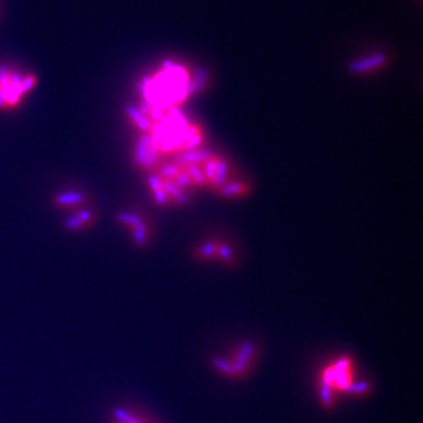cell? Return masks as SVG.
<instances>
[{"mask_svg": "<svg viewBox=\"0 0 423 423\" xmlns=\"http://www.w3.org/2000/svg\"><path fill=\"white\" fill-rule=\"evenodd\" d=\"M225 174L226 165L220 159L194 150L157 168L150 178V190L159 203H177L186 190L219 185Z\"/></svg>", "mask_w": 423, "mask_h": 423, "instance_id": "cell-2", "label": "cell"}, {"mask_svg": "<svg viewBox=\"0 0 423 423\" xmlns=\"http://www.w3.org/2000/svg\"><path fill=\"white\" fill-rule=\"evenodd\" d=\"M92 220H93V215L91 214V213L88 212H82L79 213L77 217H74L71 219V220L67 221V227L72 228V230H78V228L88 226V225L92 224Z\"/></svg>", "mask_w": 423, "mask_h": 423, "instance_id": "cell-7", "label": "cell"}, {"mask_svg": "<svg viewBox=\"0 0 423 423\" xmlns=\"http://www.w3.org/2000/svg\"><path fill=\"white\" fill-rule=\"evenodd\" d=\"M193 81L190 71L180 64L166 61L147 74L139 85L143 105L148 109L178 110L191 94Z\"/></svg>", "mask_w": 423, "mask_h": 423, "instance_id": "cell-3", "label": "cell"}, {"mask_svg": "<svg viewBox=\"0 0 423 423\" xmlns=\"http://www.w3.org/2000/svg\"><path fill=\"white\" fill-rule=\"evenodd\" d=\"M119 220L121 222V225L131 230L134 241L137 242L138 245L143 246L144 243L147 241L148 236L150 235H148L147 228L145 226L144 221L141 220L140 218L133 214H126V213H122V214L119 215Z\"/></svg>", "mask_w": 423, "mask_h": 423, "instance_id": "cell-6", "label": "cell"}, {"mask_svg": "<svg viewBox=\"0 0 423 423\" xmlns=\"http://www.w3.org/2000/svg\"><path fill=\"white\" fill-rule=\"evenodd\" d=\"M107 423H157L150 414L132 404L115 406L110 410Z\"/></svg>", "mask_w": 423, "mask_h": 423, "instance_id": "cell-5", "label": "cell"}, {"mask_svg": "<svg viewBox=\"0 0 423 423\" xmlns=\"http://www.w3.org/2000/svg\"><path fill=\"white\" fill-rule=\"evenodd\" d=\"M129 119L141 133L135 148V161L153 168L160 160L196 150L201 133L195 123L185 119L178 110L157 111L140 106L131 109Z\"/></svg>", "mask_w": 423, "mask_h": 423, "instance_id": "cell-1", "label": "cell"}, {"mask_svg": "<svg viewBox=\"0 0 423 423\" xmlns=\"http://www.w3.org/2000/svg\"><path fill=\"white\" fill-rule=\"evenodd\" d=\"M0 14H1V5H0Z\"/></svg>", "mask_w": 423, "mask_h": 423, "instance_id": "cell-8", "label": "cell"}, {"mask_svg": "<svg viewBox=\"0 0 423 423\" xmlns=\"http://www.w3.org/2000/svg\"><path fill=\"white\" fill-rule=\"evenodd\" d=\"M37 84V77L10 65H0V109H13Z\"/></svg>", "mask_w": 423, "mask_h": 423, "instance_id": "cell-4", "label": "cell"}]
</instances>
